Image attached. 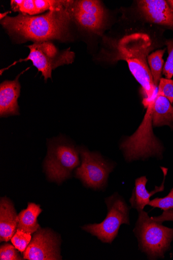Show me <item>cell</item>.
Listing matches in <instances>:
<instances>
[{"label":"cell","mask_w":173,"mask_h":260,"mask_svg":"<svg viewBox=\"0 0 173 260\" xmlns=\"http://www.w3.org/2000/svg\"><path fill=\"white\" fill-rule=\"evenodd\" d=\"M107 39L110 46L106 51L107 59L128 63L131 74L141 85L143 104L147 108L155 101L158 91L147 62L148 56L155 49L151 37L143 32H133L118 39Z\"/></svg>","instance_id":"obj_1"},{"label":"cell","mask_w":173,"mask_h":260,"mask_svg":"<svg viewBox=\"0 0 173 260\" xmlns=\"http://www.w3.org/2000/svg\"><path fill=\"white\" fill-rule=\"evenodd\" d=\"M69 7L52 10L39 16L23 14L13 17L7 16L1 23L10 35L23 41L41 42L61 40L66 35L72 17Z\"/></svg>","instance_id":"obj_2"},{"label":"cell","mask_w":173,"mask_h":260,"mask_svg":"<svg viewBox=\"0 0 173 260\" xmlns=\"http://www.w3.org/2000/svg\"><path fill=\"white\" fill-rule=\"evenodd\" d=\"M79 164V149L63 136L48 141L44 170L49 180L60 184Z\"/></svg>","instance_id":"obj_3"},{"label":"cell","mask_w":173,"mask_h":260,"mask_svg":"<svg viewBox=\"0 0 173 260\" xmlns=\"http://www.w3.org/2000/svg\"><path fill=\"white\" fill-rule=\"evenodd\" d=\"M139 213L135 231L140 247L151 258L163 257L173 239V229L153 220L143 210Z\"/></svg>","instance_id":"obj_4"},{"label":"cell","mask_w":173,"mask_h":260,"mask_svg":"<svg viewBox=\"0 0 173 260\" xmlns=\"http://www.w3.org/2000/svg\"><path fill=\"white\" fill-rule=\"evenodd\" d=\"M154 102L148 106L143 121L136 132L121 145L128 160L161 154V146L153 132L152 109Z\"/></svg>","instance_id":"obj_5"},{"label":"cell","mask_w":173,"mask_h":260,"mask_svg":"<svg viewBox=\"0 0 173 260\" xmlns=\"http://www.w3.org/2000/svg\"><path fill=\"white\" fill-rule=\"evenodd\" d=\"M108 213L105 220L99 224L85 225L82 229L96 236L103 243H112L122 224H129V207L117 194L106 200Z\"/></svg>","instance_id":"obj_6"},{"label":"cell","mask_w":173,"mask_h":260,"mask_svg":"<svg viewBox=\"0 0 173 260\" xmlns=\"http://www.w3.org/2000/svg\"><path fill=\"white\" fill-rule=\"evenodd\" d=\"M28 47L30 49L29 56L26 59H20L18 62L31 61L42 73L46 82L48 78L52 79L54 69L72 63L75 57V54L71 51L70 48L59 52L54 44L49 41L35 42Z\"/></svg>","instance_id":"obj_7"},{"label":"cell","mask_w":173,"mask_h":260,"mask_svg":"<svg viewBox=\"0 0 173 260\" xmlns=\"http://www.w3.org/2000/svg\"><path fill=\"white\" fill-rule=\"evenodd\" d=\"M82 158L81 166L76 171V176L86 186L94 189L101 188L107 184L113 167L100 155L79 148Z\"/></svg>","instance_id":"obj_8"},{"label":"cell","mask_w":173,"mask_h":260,"mask_svg":"<svg viewBox=\"0 0 173 260\" xmlns=\"http://www.w3.org/2000/svg\"><path fill=\"white\" fill-rule=\"evenodd\" d=\"M60 241L58 235L51 229L40 228L23 253L28 260L61 259Z\"/></svg>","instance_id":"obj_9"},{"label":"cell","mask_w":173,"mask_h":260,"mask_svg":"<svg viewBox=\"0 0 173 260\" xmlns=\"http://www.w3.org/2000/svg\"><path fill=\"white\" fill-rule=\"evenodd\" d=\"M68 10L72 17L83 28L97 34L101 32L105 26L106 14L100 2H73Z\"/></svg>","instance_id":"obj_10"},{"label":"cell","mask_w":173,"mask_h":260,"mask_svg":"<svg viewBox=\"0 0 173 260\" xmlns=\"http://www.w3.org/2000/svg\"><path fill=\"white\" fill-rule=\"evenodd\" d=\"M141 16L148 22L173 30V11L164 0L137 1Z\"/></svg>","instance_id":"obj_11"},{"label":"cell","mask_w":173,"mask_h":260,"mask_svg":"<svg viewBox=\"0 0 173 260\" xmlns=\"http://www.w3.org/2000/svg\"><path fill=\"white\" fill-rule=\"evenodd\" d=\"M25 71L19 75L14 81H6L0 85V115L1 117L19 114L17 102L20 93L19 78Z\"/></svg>","instance_id":"obj_12"},{"label":"cell","mask_w":173,"mask_h":260,"mask_svg":"<svg viewBox=\"0 0 173 260\" xmlns=\"http://www.w3.org/2000/svg\"><path fill=\"white\" fill-rule=\"evenodd\" d=\"M18 216L13 203L7 198L0 202V240L9 242L15 233Z\"/></svg>","instance_id":"obj_13"},{"label":"cell","mask_w":173,"mask_h":260,"mask_svg":"<svg viewBox=\"0 0 173 260\" xmlns=\"http://www.w3.org/2000/svg\"><path fill=\"white\" fill-rule=\"evenodd\" d=\"M161 169L164 174L163 182L160 186H156L155 190L152 192H148L146 190V185L148 180L145 176L139 178L135 180V187L130 202L132 207L139 212L143 211L144 207L149 204L151 201L150 198L153 195L164 190V184L168 170L164 168H161Z\"/></svg>","instance_id":"obj_14"},{"label":"cell","mask_w":173,"mask_h":260,"mask_svg":"<svg viewBox=\"0 0 173 260\" xmlns=\"http://www.w3.org/2000/svg\"><path fill=\"white\" fill-rule=\"evenodd\" d=\"M152 122L155 127H173V107L166 98L158 94L153 106Z\"/></svg>","instance_id":"obj_15"},{"label":"cell","mask_w":173,"mask_h":260,"mask_svg":"<svg viewBox=\"0 0 173 260\" xmlns=\"http://www.w3.org/2000/svg\"><path fill=\"white\" fill-rule=\"evenodd\" d=\"M42 211L39 205L29 203L27 209L22 210L18 215L17 229L33 234L40 228L38 217Z\"/></svg>","instance_id":"obj_16"},{"label":"cell","mask_w":173,"mask_h":260,"mask_svg":"<svg viewBox=\"0 0 173 260\" xmlns=\"http://www.w3.org/2000/svg\"><path fill=\"white\" fill-rule=\"evenodd\" d=\"M165 50V49L157 50L147 57L148 64L149 65L154 83L157 87L161 79V74L164 65L163 56Z\"/></svg>","instance_id":"obj_17"},{"label":"cell","mask_w":173,"mask_h":260,"mask_svg":"<svg viewBox=\"0 0 173 260\" xmlns=\"http://www.w3.org/2000/svg\"><path fill=\"white\" fill-rule=\"evenodd\" d=\"M31 240V234L17 229L11 239V242L19 251L23 253L27 248Z\"/></svg>","instance_id":"obj_18"},{"label":"cell","mask_w":173,"mask_h":260,"mask_svg":"<svg viewBox=\"0 0 173 260\" xmlns=\"http://www.w3.org/2000/svg\"><path fill=\"white\" fill-rule=\"evenodd\" d=\"M11 4L14 12L30 16L38 14L34 0H12Z\"/></svg>","instance_id":"obj_19"},{"label":"cell","mask_w":173,"mask_h":260,"mask_svg":"<svg viewBox=\"0 0 173 260\" xmlns=\"http://www.w3.org/2000/svg\"><path fill=\"white\" fill-rule=\"evenodd\" d=\"M157 94L166 98L171 104H172L173 80L161 78L159 83Z\"/></svg>","instance_id":"obj_20"},{"label":"cell","mask_w":173,"mask_h":260,"mask_svg":"<svg viewBox=\"0 0 173 260\" xmlns=\"http://www.w3.org/2000/svg\"><path fill=\"white\" fill-rule=\"evenodd\" d=\"M165 44L168 55L164 65L162 73L166 79H170L173 76V38L166 40Z\"/></svg>","instance_id":"obj_21"},{"label":"cell","mask_w":173,"mask_h":260,"mask_svg":"<svg viewBox=\"0 0 173 260\" xmlns=\"http://www.w3.org/2000/svg\"><path fill=\"white\" fill-rule=\"evenodd\" d=\"M15 246L10 244H5L0 247V259L21 260L22 257L19 254Z\"/></svg>","instance_id":"obj_22"},{"label":"cell","mask_w":173,"mask_h":260,"mask_svg":"<svg viewBox=\"0 0 173 260\" xmlns=\"http://www.w3.org/2000/svg\"><path fill=\"white\" fill-rule=\"evenodd\" d=\"M148 205L164 211L173 208V188L167 196L164 198H156L150 201Z\"/></svg>","instance_id":"obj_23"},{"label":"cell","mask_w":173,"mask_h":260,"mask_svg":"<svg viewBox=\"0 0 173 260\" xmlns=\"http://www.w3.org/2000/svg\"><path fill=\"white\" fill-rule=\"evenodd\" d=\"M152 219L159 223L167 221H173V208L165 210L161 216L157 217H152Z\"/></svg>","instance_id":"obj_24"},{"label":"cell","mask_w":173,"mask_h":260,"mask_svg":"<svg viewBox=\"0 0 173 260\" xmlns=\"http://www.w3.org/2000/svg\"><path fill=\"white\" fill-rule=\"evenodd\" d=\"M166 2L173 11V0H168V1Z\"/></svg>","instance_id":"obj_25"},{"label":"cell","mask_w":173,"mask_h":260,"mask_svg":"<svg viewBox=\"0 0 173 260\" xmlns=\"http://www.w3.org/2000/svg\"><path fill=\"white\" fill-rule=\"evenodd\" d=\"M10 12H6L5 13H4V14H0V16H1V20H3V19H4L6 16H7L8 14Z\"/></svg>","instance_id":"obj_26"}]
</instances>
